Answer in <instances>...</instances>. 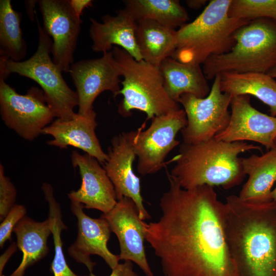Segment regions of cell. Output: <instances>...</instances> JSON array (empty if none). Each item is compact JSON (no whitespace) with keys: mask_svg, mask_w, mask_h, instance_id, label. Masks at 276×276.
Listing matches in <instances>:
<instances>
[{"mask_svg":"<svg viewBox=\"0 0 276 276\" xmlns=\"http://www.w3.org/2000/svg\"><path fill=\"white\" fill-rule=\"evenodd\" d=\"M162 215L148 224L146 240L164 276H237L224 232V203L213 187L185 189L167 173Z\"/></svg>","mask_w":276,"mask_h":276,"instance_id":"cell-1","label":"cell"},{"mask_svg":"<svg viewBox=\"0 0 276 276\" xmlns=\"http://www.w3.org/2000/svg\"><path fill=\"white\" fill-rule=\"evenodd\" d=\"M224 232L237 276H276V201L253 203L228 196Z\"/></svg>","mask_w":276,"mask_h":276,"instance_id":"cell-2","label":"cell"},{"mask_svg":"<svg viewBox=\"0 0 276 276\" xmlns=\"http://www.w3.org/2000/svg\"><path fill=\"white\" fill-rule=\"evenodd\" d=\"M261 148L245 142H226L215 137L197 144L182 142L172 160L175 165L169 175L189 189L202 185L229 189L245 176L239 155Z\"/></svg>","mask_w":276,"mask_h":276,"instance_id":"cell-3","label":"cell"},{"mask_svg":"<svg viewBox=\"0 0 276 276\" xmlns=\"http://www.w3.org/2000/svg\"><path fill=\"white\" fill-rule=\"evenodd\" d=\"M232 0H212L192 22L176 31V48L171 57L180 62L200 65L210 57L229 52L234 35L250 20L228 14Z\"/></svg>","mask_w":276,"mask_h":276,"instance_id":"cell-4","label":"cell"},{"mask_svg":"<svg viewBox=\"0 0 276 276\" xmlns=\"http://www.w3.org/2000/svg\"><path fill=\"white\" fill-rule=\"evenodd\" d=\"M235 43L228 52L210 57L204 63L207 79L224 72L267 73L276 64V21L250 20L235 33Z\"/></svg>","mask_w":276,"mask_h":276,"instance_id":"cell-5","label":"cell"},{"mask_svg":"<svg viewBox=\"0 0 276 276\" xmlns=\"http://www.w3.org/2000/svg\"><path fill=\"white\" fill-rule=\"evenodd\" d=\"M111 52L124 78L119 93L123 96L118 107L120 114L126 117L131 110H139L152 119L180 108L167 93L159 67L135 60L119 47H113Z\"/></svg>","mask_w":276,"mask_h":276,"instance_id":"cell-6","label":"cell"},{"mask_svg":"<svg viewBox=\"0 0 276 276\" xmlns=\"http://www.w3.org/2000/svg\"><path fill=\"white\" fill-rule=\"evenodd\" d=\"M38 43L35 53L28 59L15 62L0 56V70L7 77L16 73L37 83L43 91L46 100L57 118L73 119L77 113L74 108L78 105L76 91L72 90L63 79L62 71L50 57L52 40L36 17Z\"/></svg>","mask_w":276,"mask_h":276,"instance_id":"cell-7","label":"cell"},{"mask_svg":"<svg viewBox=\"0 0 276 276\" xmlns=\"http://www.w3.org/2000/svg\"><path fill=\"white\" fill-rule=\"evenodd\" d=\"M0 72V111L7 127L24 139L32 141L41 134L55 115L42 89L32 86L25 95L18 94L5 82Z\"/></svg>","mask_w":276,"mask_h":276,"instance_id":"cell-8","label":"cell"},{"mask_svg":"<svg viewBox=\"0 0 276 276\" xmlns=\"http://www.w3.org/2000/svg\"><path fill=\"white\" fill-rule=\"evenodd\" d=\"M151 120L145 130L146 122L128 132L138 158L137 171L142 176L155 173L165 166L167 155L180 143L176 139L177 133L187 124L186 112L181 108Z\"/></svg>","mask_w":276,"mask_h":276,"instance_id":"cell-9","label":"cell"},{"mask_svg":"<svg viewBox=\"0 0 276 276\" xmlns=\"http://www.w3.org/2000/svg\"><path fill=\"white\" fill-rule=\"evenodd\" d=\"M220 80L219 74L215 77L210 91L205 98L185 94L178 100L187 119L186 126L180 131L183 143L197 144L208 141L228 125L231 118L228 108L232 97L221 91Z\"/></svg>","mask_w":276,"mask_h":276,"instance_id":"cell-10","label":"cell"},{"mask_svg":"<svg viewBox=\"0 0 276 276\" xmlns=\"http://www.w3.org/2000/svg\"><path fill=\"white\" fill-rule=\"evenodd\" d=\"M76 88L78 113L86 115L94 110L93 103L102 93L109 90L113 97L121 90L120 67L111 51L98 58L84 59L73 63L68 72Z\"/></svg>","mask_w":276,"mask_h":276,"instance_id":"cell-11","label":"cell"},{"mask_svg":"<svg viewBox=\"0 0 276 276\" xmlns=\"http://www.w3.org/2000/svg\"><path fill=\"white\" fill-rule=\"evenodd\" d=\"M43 29L52 39L53 60L62 72H69L80 32L82 20L68 0L38 1Z\"/></svg>","mask_w":276,"mask_h":276,"instance_id":"cell-12","label":"cell"},{"mask_svg":"<svg viewBox=\"0 0 276 276\" xmlns=\"http://www.w3.org/2000/svg\"><path fill=\"white\" fill-rule=\"evenodd\" d=\"M108 222L117 236L120 246V260L135 263L146 276H154L147 259L144 242L148 224L142 220L134 202L123 197L115 206L101 216Z\"/></svg>","mask_w":276,"mask_h":276,"instance_id":"cell-13","label":"cell"},{"mask_svg":"<svg viewBox=\"0 0 276 276\" xmlns=\"http://www.w3.org/2000/svg\"><path fill=\"white\" fill-rule=\"evenodd\" d=\"M228 125L215 138L226 142L252 141L269 150L276 146V117L252 106L248 95L233 96Z\"/></svg>","mask_w":276,"mask_h":276,"instance_id":"cell-14","label":"cell"},{"mask_svg":"<svg viewBox=\"0 0 276 276\" xmlns=\"http://www.w3.org/2000/svg\"><path fill=\"white\" fill-rule=\"evenodd\" d=\"M84 205L71 201V210L77 219L78 234L76 239L68 248L70 256L76 262L84 264L93 272L96 263L91 261L93 255L101 257L111 269L118 264L119 255L112 254L107 247L112 232L108 221L104 218H93L83 211Z\"/></svg>","mask_w":276,"mask_h":276,"instance_id":"cell-15","label":"cell"},{"mask_svg":"<svg viewBox=\"0 0 276 276\" xmlns=\"http://www.w3.org/2000/svg\"><path fill=\"white\" fill-rule=\"evenodd\" d=\"M107 155L103 168L114 186L117 200L123 197L131 199L136 205L140 218L143 220L150 219L151 216L143 204L140 179L132 167L136 156L128 132L112 138Z\"/></svg>","mask_w":276,"mask_h":276,"instance_id":"cell-16","label":"cell"},{"mask_svg":"<svg viewBox=\"0 0 276 276\" xmlns=\"http://www.w3.org/2000/svg\"><path fill=\"white\" fill-rule=\"evenodd\" d=\"M71 159L73 166L79 170L82 182L78 190L67 194L70 200L82 204L86 209L98 210L103 214L109 212L118 200L114 186L103 167L93 156L77 151L72 152Z\"/></svg>","mask_w":276,"mask_h":276,"instance_id":"cell-17","label":"cell"},{"mask_svg":"<svg viewBox=\"0 0 276 276\" xmlns=\"http://www.w3.org/2000/svg\"><path fill=\"white\" fill-rule=\"evenodd\" d=\"M96 115L93 110L86 115L77 113L70 120L57 118L42 130L41 134L52 137L51 140L47 141L50 146L61 149L74 147L104 164L107 155L102 149L96 134L98 125Z\"/></svg>","mask_w":276,"mask_h":276,"instance_id":"cell-18","label":"cell"},{"mask_svg":"<svg viewBox=\"0 0 276 276\" xmlns=\"http://www.w3.org/2000/svg\"><path fill=\"white\" fill-rule=\"evenodd\" d=\"M102 20L100 22L89 18V34L94 52H109L115 45L127 51L135 60H143L135 39L137 22L125 9L118 11L115 16L104 15Z\"/></svg>","mask_w":276,"mask_h":276,"instance_id":"cell-19","label":"cell"},{"mask_svg":"<svg viewBox=\"0 0 276 276\" xmlns=\"http://www.w3.org/2000/svg\"><path fill=\"white\" fill-rule=\"evenodd\" d=\"M244 173L248 175L238 197L253 203L271 201V189L276 181V146L261 155L241 157Z\"/></svg>","mask_w":276,"mask_h":276,"instance_id":"cell-20","label":"cell"},{"mask_svg":"<svg viewBox=\"0 0 276 276\" xmlns=\"http://www.w3.org/2000/svg\"><path fill=\"white\" fill-rule=\"evenodd\" d=\"M164 88L169 97L177 102L185 94L203 98L209 94L210 88L199 65L183 63L172 57L165 59L159 66ZM178 103V102H177Z\"/></svg>","mask_w":276,"mask_h":276,"instance_id":"cell-21","label":"cell"},{"mask_svg":"<svg viewBox=\"0 0 276 276\" xmlns=\"http://www.w3.org/2000/svg\"><path fill=\"white\" fill-rule=\"evenodd\" d=\"M52 224L48 217L36 221L25 216L15 226L13 232L17 246L22 252L21 261L10 276H24L26 269L43 258L48 253V239L52 234Z\"/></svg>","mask_w":276,"mask_h":276,"instance_id":"cell-22","label":"cell"},{"mask_svg":"<svg viewBox=\"0 0 276 276\" xmlns=\"http://www.w3.org/2000/svg\"><path fill=\"white\" fill-rule=\"evenodd\" d=\"M220 74V89L233 96L252 95L267 105L276 117V80L267 73L224 72Z\"/></svg>","mask_w":276,"mask_h":276,"instance_id":"cell-23","label":"cell"},{"mask_svg":"<svg viewBox=\"0 0 276 276\" xmlns=\"http://www.w3.org/2000/svg\"><path fill=\"white\" fill-rule=\"evenodd\" d=\"M135 36L143 60L157 67L176 48V31L153 20L137 22Z\"/></svg>","mask_w":276,"mask_h":276,"instance_id":"cell-24","label":"cell"},{"mask_svg":"<svg viewBox=\"0 0 276 276\" xmlns=\"http://www.w3.org/2000/svg\"><path fill=\"white\" fill-rule=\"evenodd\" d=\"M125 9L136 22L151 20L175 29L187 24L189 16L177 0H126Z\"/></svg>","mask_w":276,"mask_h":276,"instance_id":"cell-25","label":"cell"},{"mask_svg":"<svg viewBox=\"0 0 276 276\" xmlns=\"http://www.w3.org/2000/svg\"><path fill=\"white\" fill-rule=\"evenodd\" d=\"M21 17L10 0L0 1V56L15 62L23 61L27 53L20 26Z\"/></svg>","mask_w":276,"mask_h":276,"instance_id":"cell-26","label":"cell"},{"mask_svg":"<svg viewBox=\"0 0 276 276\" xmlns=\"http://www.w3.org/2000/svg\"><path fill=\"white\" fill-rule=\"evenodd\" d=\"M41 189L49 205L48 217L51 221L54 245V257L51 264V271L54 276H79L70 269L65 258L61 235L62 231L67 229V227L62 221L60 206L54 197L53 188L50 183L44 182L42 183Z\"/></svg>","mask_w":276,"mask_h":276,"instance_id":"cell-27","label":"cell"},{"mask_svg":"<svg viewBox=\"0 0 276 276\" xmlns=\"http://www.w3.org/2000/svg\"><path fill=\"white\" fill-rule=\"evenodd\" d=\"M228 14L249 20L266 18L276 21V0H232Z\"/></svg>","mask_w":276,"mask_h":276,"instance_id":"cell-28","label":"cell"},{"mask_svg":"<svg viewBox=\"0 0 276 276\" xmlns=\"http://www.w3.org/2000/svg\"><path fill=\"white\" fill-rule=\"evenodd\" d=\"M16 190L9 177L5 175L0 165V220L2 221L15 204Z\"/></svg>","mask_w":276,"mask_h":276,"instance_id":"cell-29","label":"cell"},{"mask_svg":"<svg viewBox=\"0 0 276 276\" xmlns=\"http://www.w3.org/2000/svg\"><path fill=\"white\" fill-rule=\"evenodd\" d=\"M27 210L22 204H15L6 215L0 225V246L11 239V235L16 224L26 216Z\"/></svg>","mask_w":276,"mask_h":276,"instance_id":"cell-30","label":"cell"},{"mask_svg":"<svg viewBox=\"0 0 276 276\" xmlns=\"http://www.w3.org/2000/svg\"><path fill=\"white\" fill-rule=\"evenodd\" d=\"M89 276H97L93 272ZM109 276H138L133 270V265L130 261H125L123 263H119L113 269Z\"/></svg>","mask_w":276,"mask_h":276,"instance_id":"cell-31","label":"cell"},{"mask_svg":"<svg viewBox=\"0 0 276 276\" xmlns=\"http://www.w3.org/2000/svg\"><path fill=\"white\" fill-rule=\"evenodd\" d=\"M69 3L76 14L79 17L82 14L83 10L86 8L93 6L91 0H68Z\"/></svg>","mask_w":276,"mask_h":276,"instance_id":"cell-32","label":"cell"},{"mask_svg":"<svg viewBox=\"0 0 276 276\" xmlns=\"http://www.w3.org/2000/svg\"><path fill=\"white\" fill-rule=\"evenodd\" d=\"M38 1H26V12L29 19L31 21H33L35 18L34 8L35 4L38 3Z\"/></svg>","mask_w":276,"mask_h":276,"instance_id":"cell-33","label":"cell"},{"mask_svg":"<svg viewBox=\"0 0 276 276\" xmlns=\"http://www.w3.org/2000/svg\"><path fill=\"white\" fill-rule=\"evenodd\" d=\"M206 2V0H187L186 3L190 8L197 9L204 6Z\"/></svg>","mask_w":276,"mask_h":276,"instance_id":"cell-34","label":"cell"},{"mask_svg":"<svg viewBox=\"0 0 276 276\" xmlns=\"http://www.w3.org/2000/svg\"><path fill=\"white\" fill-rule=\"evenodd\" d=\"M267 74L274 79H276V64Z\"/></svg>","mask_w":276,"mask_h":276,"instance_id":"cell-35","label":"cell"},{"mask_svg":"<svg viewBox=\"0 0 276 276\" xmlns=\"http://www.w3.org/2000/svg\"><path fill=\"white\" fill-rule=\"evenodd\" d=\"M271 198L272 200L276 201V187L273 190H272Z\"/></svg>","mask_w":276,"mask_h":276,"instance_id":"cell-36","label":"cell"},{"mask_svg":"<svg viewBox=\"0 0 276 276\" xmlns=\"http://www.w3.org/2000/svg\"><path fill=\"white\" fill-rule=\"evenodd\" d=\"M276 142V141H275Z\"/></svg>","mask_w":276,"mask_h":276,"instance_id":"cell-37","label":"cell"}]
</instances>
